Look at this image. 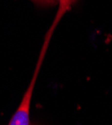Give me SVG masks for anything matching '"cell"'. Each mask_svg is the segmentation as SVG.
Masks as SVG:
<instances>
[{
  "mask_svg": "<svg viewBox=\"0 0 112 125\" xmlns=\"http://www.w3.org/2000/svg\"><path fill=\"white\" fill-rule=\"evenodd\" d=\"M44 53V52H43ZM43 53L41 56V60H39L38 65L36 66V70L33 74V77L30 81L29 85L24 93V95L22 97V100L20 102V104L18 105L16 111L14 112V114L12 115L11 119L9 120L8 124L9 125H28L30 124V107H31V101H32V97H33V90L35 87V82L37 79V74H38V70H39V65L42 61V57H43Z\"/></svg>",
  "mask_w": 112,
  "mask_h": 125,
  "instance_id": "6da1fadb",
  "label": "cell"
},
{
  "mask_svg": "<svg viewBox=\"0 0 112 125\" xmlns=\"http://www.w3.org/2000/svg\"><path fill=\"white\" fill-rule=\"evenodd\" d=\"M32 1H35V2H39V3H47V4H50V3H54V2H57V1H60L62 3H68L70 0H32Z\"/></svg>",
  "mask_w": 112,
  "mask_h": 125,
  "instance_id": "7a4b0ae2",
  "label": "cell"
}]
</instances>
